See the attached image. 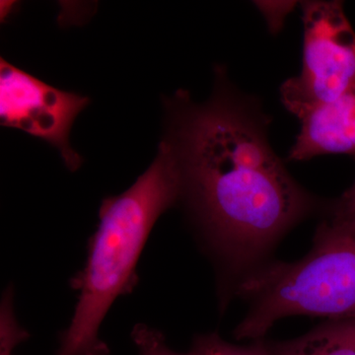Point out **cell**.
I'll list each match as a JSON object with an SVG mask.
<instances>
[{
    "mask_svg": "<svg viewBox=\"0 0 355 355\" xmlns=\"http://www.w3.org/2000/svg\"><path fill=\"white\" fill-rule=\"evenodd\" d=\"M216 83L202 104L183 90L166 100L163 139L179 166L181 200L209 246L241 270L258 261L315 202L273 151L260 110L219 79Z\"/></svg>",
    "mask_w": 355,
    "mask_h": 355,
    "instance_id": "obj_1",
    "label": "cell"
},
{
    "mask_svg": "<svg viewBox=\"0 0 355 355\" xmlns=\"http://www.w3.org/2000/svg\"><path fill=\"white\" fill-rule=\"evenodd\" d=\"M181 198L179 166L163 139L153 164L135 183L102 202L86 265L70 280L78 301L57 355H110L100 338L101 324L116 299L137 284L135 268L147 238L159 217Z\"/></svg>",
    "mask_w": 355,
    "mask_h": 355,
    "instance_id": "obj_2",
    "label": "cell"
},
{
    "mask_svg": "<svg viewBox=\"0 0 355 355\" xmlns=\"http://www.w3.org/2000/svg\"><path fill=\"white\" fill-rule=\"evenodd\" d=\"M235 292L250 303L236 328L237 340H263L273 324L287 317L331 321L355 316V229L324 221L304 258L252 268Z\"/></svg>",
    "mask_w": 355,
    "mask_h": 355,
    "instance_id": "obj_3",
    "label": "cell"
},
{
    "mask_svg": "<svg viewBox=\"0 0 355 355\" xmlns=\"http://www.w3.org/2000/svg\"><path fill=\"white\" fill-rule=\"evenodd\" d=\"M303 64L280 89L286 108L300 119L355 85V32L338 1L303 3Z\"/></svg>",
    "mask_w": 355,
    "mask_h": 355,
    "instance_id": "obj_4",
    "label": "cell"
},
{
    "mask_svg": "<svg viewBox=\"0 0 355 355\" xmlns=\"http://www.w3.org/2000/svg\"><path fill=\"white\" fill-rule=\"evenodd\" d=\"M90 99L53 87L37 77L0 60V121L55 147L70 171L83 158L71 148L69 133Z\"/></svg>",
    "mask_w": 355,
    "mask_h": 355,
    "instance_id": "obj_5",
    "label": "cell"
},
{
    "mask_svg": "<svg viewBox=\"0 0 355 355\" xmlns=\"http://www.w3.org/2000/svg\"><path fill=\"white\" fill-rule=\"evenodd\" d=\"M299 120L301 130L289 151L291 160H310L328 154L355 155V85Z\"/></svg>",
    "mask_w": 355,
    "mask_h": 355,
    "instance_id": "obj_6",
    "label": "cell"
},
{
    "mask_svg": "<svg viewBox=\"0 0 355 355\" xmlns=\"http://www.w3.org/2000/svg\"><path fill=\"white\" fill-rule=\"evenodd\" d=\"M275 355H355V316L331 320L297 338L272 345Z\"/></svg>",
    "mask_w": 355,
    "mask_h": 355,
    "instance_id": "obj_7",
    "label": "cell"
},
{
    "mask_svg": "<svg viewBox=\"0 0 355 355\" xmlns=\"http://www.w3.org/2000/svg\"><path fill=\"white\" fill-rule=\"evenodd\" d=\"M191 349L197 355H275L272 345H268L263 340H254L248 345H236L225 342L216 334L198 336Z\"/></svg>",
    "mask_w": 355,
    "mask_h": 355,
    "instance_id": "obj_8",
    "label": "cell"
},
{
    "mask_svg": "<svg viewBox=\"0 0 355 355\" xmlns=\"http://www.w3.org/2000/svg\"><path fill=\"white\" fill-rule=\"evenodd\" d=\"M132 338L139 355H197L193 349L188 354L174 352L166 345L160 331L146 324H137L132 331Z\"/></svg>",
    "mask_w": 355,
    "mask_h": 355,
    "instance_id": "obj_9",
    "label": "cell"
},
{
    "mask_svg": "<svg viewBox=\"0 0 355 355\" xmlns=\"http://www.w3.org/2000/svg\"><path fill=\"white\" fill-rule=\"evenodd\" d=\"M327 223L338 227L355 229V182L334 205Z\"/></svg>",
    "mask_w": 355,
    "mask_h": 355,
    "instance_id": "obj_10",
    "label": "cell"
},
{
    "mask_svg": "<svg viewBox=\"0 0 355 355\" xmlns=\"http://www.w3.org/2000/svg\"><path fill=\"white\" fill-rule=\"evenodd\" d=\"M1 355H12V352H1Z\"/></svg>",
    "mask_w": 355,
    "mask_h": 355,
    "instance_id": "obj_11",
    "label": "cell"
}]
</instances>
